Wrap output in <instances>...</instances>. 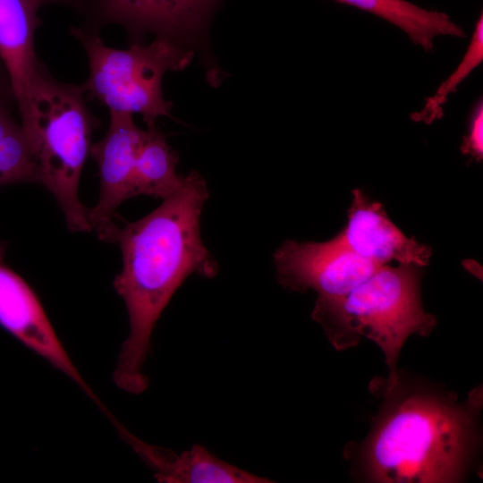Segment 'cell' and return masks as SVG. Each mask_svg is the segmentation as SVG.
<instances>
[{
	"label": "cell",
	"instance_id": "cell-1",
	"mask_svg": "<svg viewBox=\"0 0 483 483\" xmlns=\"http://www.w3.org/2000/svg\"><path fill=\"white\" fill-rule=\"evenodd\" d=\"M208 198L204 178L192 170L158 208L117 227L112 236L123 258L114 287L124 301L130 324L114 381L130 394H140L148 386L142 369L152 331L174 292L192 274L213 277L218 272L200 236V216Z\"/></svg>",
	"mask_w": 483,
	"mask_h": 483
},
{
	"label": "cell",
	"instance_id": "cell-2",
	"mask_svg": "<svg viewBox=\"0 0 483 483\" xmlns=\"http://www.w3.org/2000/svg\"><path fill=\"white\" fill-rule=\"evenodd\" d=\"M383 399L367 437L345 450L360 479L379 483H453L464 479L479 444L482 386L457 394L398 374L371 380Z\"/></svg>",
	"mask_w": 483,
	"mask_h": 483
},
{
	"label": "cell",
	"instance_id": "cell-3",
	"mask_svg": "<svg viewBox=\"0 0 483 483\" xmlns=\"http://www.w3.org/2000/svg\"><path fill=\"white\" fill-rule=\"evenodd\" d=\"M421 267L380 266L366 280L339 297H318L311 316L337 351L357 345L361 338L382 350L388 383L398 378L397 360L407 338L428 336L436 319L425 311L420 297Z\"/></svg>",
	"mask_w": 483,
	"mask_h": 483
},
{
	"label": "cell",
	"instance_id": "cell-4",
	"mask_svg": "<svg viewBox=\"0 0 483 483\" xmlns=\"http://www.w3.org/2000/svg\"><path fill=\"white\" fill-rule=\"evenodd\" d=\"M30 102V123L24 132L35 158L37 183L53 195L69 230L91 231L78 191L100 122L89 109L81 86L57 80L43 63L33 78Z\"/></svg>",
	"mask_w": 483,
	"mask_h": 483
},
{
	"label": "cell",
	"instance_id": "cell-5",
	"mask_svg": "<svg viewBox=\"0 0 483 483\" xmlns=\"http://www.w3.org/2000/svg\"><path fill=\"white\" fill-rule=\"evenodd\" d=\"M70 34L88 57L89 76L80 86L90 99L109 112L139 114L147 126L155 125L159 116L172 117V102L164 98L163 77L189 66L193 49L162 37L148 45L136 42L127 49H116L80 27H72Z\"/></svg>",
	"mask_w": 483,
	"mask_h": 483
},
{
	"label": "cell",
	"instance_id": "cell-6",
	"mask_svg": "<svg viewBox=\"0 0 483 483\" xmlns=\"http://www.w3.org/2000/svg\"><path fill=\"white\" fill-rule=\"evenodd\" d=\"M222 0H82L78 13L81 29L98 34L117 24L129 42H143L148 34L170 38L194 48H205L210 19Z\"/></svg>",
	"mask_w": 483,
	"mask_h": 483
},
{
	"label": "cell",
	"instance_id": "cell-7",
	"mask_svg": "<svg viewBox=\"0 0 483 483\" xmlns=\"http://www.w3.org/2000/svg\"><path fill=\"white\" fill-rule=\"evenodd\" d=\"M274 262L284 288L314 290L318 297L344 295L380 267L356 254L337 235L324 242H284Z\"/></svg>",
	"mask_w": 483,
	"mask_h": 483
},
{
	"label": "cell",
	"instance_id": "cell-8",
	"mask_svg": "<svg viewBox=\"0 0 483 483\" xmlns=\"http://www.w3.org/2000/svg\"><path fill=\"white\" fill-rule=\"evenodd\" d=\"M110 113L105 136L92 143L90 156L99 172V196L97 204L88 208L91 231L100 240L110 242L118 227L114 217L123 202L134 195V166L145 130L140 129L132 114Z\"/></svg>",
	"mask_w": 483,
	"mask_h": 483
},
{
	"label": "cell",
	"instance_id": "cell-9",
	"mask_svg": "<svg viewBox=\"0 0 483 483\" xmlns=\"http://www.w3.org/2000/svg\"><path fill=\"white\" fill-rule=\"evenodd\" d=\"M0 242V326L29 350L76 383L94 402H101L87 385L56 335L32 288L4 260Z\"/></svg>",
	"mask_w": 483,
	"mask_h": 483
},
{
	"label": "cell",
	"instance_id": "cell-10",
	"mask_svg": "<svg viewBox=\"0 0 483 483\" xmlns=\"http://www.w3.org/2000/svg\"><path fill=\"white\" fill-rule=\"evenodd\" d=\"M337 236L356 254L378 266L396 262L422 267L432 254L430 247L406 236L382 205L369 200L360 190L352 191L348 222Z\"/></svg>",
	"mask_w": 483,
	"mask_h": 483
},
{
	"label": "cell",
	"instance_id": "cell-11",
	"mask_svg": "<svg viewBox=\"0 0 483 483\" xmlns=\"http://www.w3.org/2000/svg\"><path fill=\"white\" fill-rule=\"evenodd\" d=\"M32 0H0V58L8 72L21 124L30 123V93L41 63L35 51V33L42 21Z\"/></svg>",
	"mask_w": 483,
	"mask_h": 483
},
{
	"label": "cell",
	"instance_id": "cell-12",
	"mask_svg": "<svg viewBox=\"0 0 483 483\" xmlns=\"http://www.w3.org/2000/svg\"><path fill=\"white\" fill-rule=\"evenodd\" d=\"M115 422V421H114ZM121 437L154 471L158 482L166 483H266L271 482L227 463L201 445L176 453L147 444L115 422Z\"/></svg>",
	"mask_w": 483,
	"mask_h": 483
},
{
	"label": "cell",
	"instance_id": "cell-13",
	"mask_svg": "<svg viewBox=\"0 0 483 483\" xmlns=\"http://www.w3.org/2000/svg\"><path fill=\"white\" fill-rule=\"evenodd\" d=\"M371 13L402 30L415 45L433 50V38L439 35L466 38L459 25L444 13L420 8L406 0H334Z\"/></svg>",
	"mask_w": 483,
	"mask_h": 483
},
{
	"label": "cell",
	"instance_id": "cell-14",
	"mask_svg": "<svg viewBox=\"0 0 483 483\" xmlns=\"http://www.w3.org/2000/svg\"><path fill=\"white\" fill-rule=\"evenodd\" d=\"M179 156L156 124L147 126L134 166V195L165 199L174 193L183 176L176 172Z\"/></svg>",
	"mask_w": 483,
	"mask_h": 483
},
{
	"label": "cell",
	"instance_id": "cell-15",
	"mask_svg": "<svg viewBox=\"0 0 483 483\" xmlns=\"http://www.w3.org/2000/svg\"><path fill=\"white\" fill-rule=\"evenodd\" d=\"M483 61V15L476 22L467 51L454 72L439 86L436 93L428 98L421 111L411 114L412 120L430 124L443 116V106L448 96Z\"/></svg>",
	"mask_w": 483,
	"mask_h": 483
},
{
	"label": "cell",
	"instance_id": "cell-16",
	"mask_svg": "<svg viewBox=\"0 0 483 483\" xmlns=\"http://www.w3.org/2000/svg\"><path fill=\"white\" fill-rule=\"evenodd\" d=\"M23 182L37 183L32 148L21 123L0 140V187Z\"/></svg>",
	"mask_w": 483,
	"mask_h": 483
},
{
	"label": "cell",
	"instance_id": "cell-17",
	"mask_svg": "<svg viewBox=\"0 0 483 483\" xmlns=\"http://www.w3.org/2000/svg\"><path fill=\"white\" fill-rule=\"evenodd\" d=\"M483 105L482 99L475 105L469 123L468 134L463 138L461 151L476 161L483 157Z\"/></svg>",
	"mask_w": 483,
	"mask_h": 483
},
{
	"label": "cell",
	"instance_id": "cell-18",
	"mask_svg": "<svg viewBox=\"0 0 483 483\" xmlns=\"http://www.w3.org/2000/svg\"><path fill=\"white\" fill-rule=\"evenodd\" d=\"M0 95L9 97L14 99L13 87L8 72L4 64L0 58Z\"/></svg>",
	"mask_w": 483,
	"mask_h": 483
},
{
	"label": "cell",
	"instance_id": "cell-19",
	"mask_svg": "<svg viewBox=\"0 0 483 483\" xmlns=\"http://www.w3.org/2000/svg\"><path fill=\"white\" fill-rule=\"evenodd\" d=\"M39 9L41 6L49 4H61L68 5L78 11L82 0H32Z\"/></svg>",
	"mask_w": 483,
	"mask_h": 483
}]
</instances>
